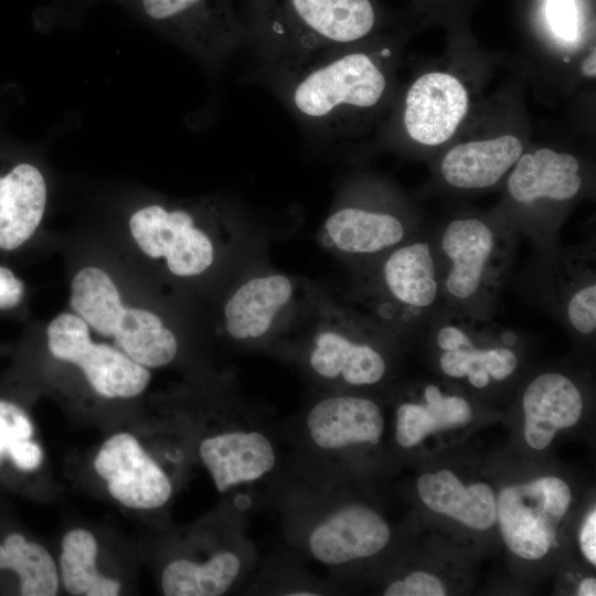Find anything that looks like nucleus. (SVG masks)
Here are the masks:
<instances>
[{
    "label": "nucleus",
    "instance_id": "obj_1",
    "mask_svg": "<svg viewBox=\"0 0 596 596\" xmlns=\"http://www.w3.org/2000/svg\"><path fill=\"white\" fill-rule=\"evenodd\" d=\"M349 45L283 63L284 94L290 108L326 132L343 130L355 116L376 109L387 94L382 58L387 51L375 54Z\"/></svg>",
    "mask_w": 596,
    "mask_h": 596
},
{
    "label": "nucleus",
    "instance_id": "obj_2",
    "mask_svg": "<svg viewBox=\"0 0 596 596\" xmlns=\"http://www.w3.org/2000/svg\"><path fill=\"white\" fill-rule=\"evenodd\" d=\"M68 306L92 332L148 369L168 365L178 353L175 333L163 318L127 296L98 264H83L72 274Z\"/></svg>",
    "mask_w": 596,
    "mask_h": 596
},
{
    "label": "nucleus",
    "instance_id": "obj_3",
    "mask_svg": "<svg viewBox=\"0 0 596 596\" xmlns=\"http://www.w3.org/2000/svg\"><path fill=\"white\" fill-rule=\"evenodd\" d=\"M256 26L283 63L354 44L374 29L370 0H256Z\"/></svg>",
    "mask_w": 596,
    "mask_h": 596
},
{
    "label": "nucleus",
    "instance_id": "obj_4",
    "mask_svg": "<svg viewBox=\"0 0 596 596\" xmlns=\"http://www.w3.org/2000/svg\"><path fill=\"white\" fill-rule=\"evenodd\" d=\"M202 210V205L163 198L142 200L126 213L128 240L143 258L172 277L196 278L212 267L216 256Z\"/></svg>",
    "mask_w": 596,
    "mask_h": 596
},
{
    "label": "nucleus",
    "instance_id": "obj_5",
    "mask_svg": "<svg viewBox=\"0 0 596 596\" xmlns=\"http://www.w3.org/2000/svg\"><path fill=\"white\" fill-rule=\"evenodd\" d=\"M115 2L207 64H216L226 58L243 35L231 0Z\"/></svg>",
    "mask_w": 596,
    "mask_h": 596
},
{
    "label": "nucleus",
    "instance_id": "obj_6",
    "mask_svg": "<svg viewBox=\"0 0 596 596\" xmlns=\"http://www.w3.org/2000/svg\"><path fill=\"white\" fill-rule=\"evenodd\" d=\"M45 339L51 355L79 369L89 386L103 397L132 398L149 385L148 368L115 345L96 341L86 322L71 310L47 322Z\"/></svg>",
    "mask_w": 596,
    "mask_h": 596
},
{
    "label": "nucleus",
    "instance_id": "obj_7",
    "mask_svg": "<svg viewBox=\"0 0 596 596\" xmlns=\"http://www.w3.org/2000/svg\"><path fill=\"white\" fill-rule=\"evenodd\" d=\"M572 492L557 477L505 487L497 500V521L505 545L525 560H539L556 546L557 528Z\"/></svg>",
    "mask_w": 596,
    "mask_h": 596
},
{
    "label": "nucleus",
    "instance_id": "obj_8",
    "mask_svg": "<svg viewBox=\"0 0 596 596\" xmlns=\"http://www.w3.org/2000/svg\"><path fill=\"white\" fill-rule=\"evenodd\" d=\"M94 467L110 496L127 508L157 509L171 496L166 472L128 433L109 437L98 450Z\"/></svg>",
    "mask_w": 596,
    "mask_h": 596
},
{
    "label": "nucleus",
    "instance_id": "obj_9",
    "mask_svg": "<svg viewBox=\"0 0 596 596\" xmlns=\"http://www.w3.org/2000/svg\"><path fill=\"white\" fill-rule=\"evenodd\" d=\"M469 110V94L464 83L447 72H428L408 87L402 123L407 136L424 146L447 142Z\"/></svg>",
    "mask_w": 596,
    "mask_h": 596
},
{
    "label": "nucleus",
    "instance_id": "obj_10",
    "mask_svg": "<svg viewBox=\"0 0 596 596\" xmlns=\"http://www.w3.org/2000/svg\"><path fill=\"white\" fill-rule=\"evenodd\" d=\"M49 204L43 170L20 160L0 169V252L25 246L38 233Z\"/></svg>",
    "mask_w": 596,
    "mask_h": 596
},
{
    "label": "nucleus",
    "instance_id": "obj_11",
    "mask_svg": "<svg viewBox=\"0 0 596 596\" xmlns=\"http://www.w3.org/2000/svg\"><path fill=\"white\" fill-rule=\"evenodd\" d=\"M386 521L364 505H348L331 514L311 533L309 549L324 564H342L372 556L389 543Z\"/></svg>",
    "mask_w": 596,
    "mask_h": 596
},
{
    "label": "nucleus",
    "instance_id": "obj_12",
    "mask_svg": "<svg viewBox=\"0 0 596 596\" xmlns=\"http://www.w3.org/2000/svg\"><path fill=\"white\" fill-rule=\"evenodd\" d=\"M440 246L449 260L446 292L457 300L475 298L491 269L497 246L494 232L479 219H456L446 226Z\"/></svg>",
    "mask_w": 596,
    "mask_h": 596
},
{
    "label": "nucleus",
    "instance_id": "obj_13",
    "mask_svg": "<svg viewBox=\"0 0 596 596\" xmlns=\"http://www.w3.org/2000/svg\"><path fill=\"white\" fill-rule=\"evenodd\" d=\"M524 437L536 450L546 448L558 429L577 423L583 411L582 394L565 375L549 372L536 376L522 398Z\"/></svg>",
    "mask_w": 596,
    "mask_h": 596
},
{
    "label": "nucleus",
    "instance_id": "obj_14",
    "mask_svg": "<svg viewBox=\"0 0 596 596\" xmlns=\"http://www.w3.org/2000/svg\"><path fill=\"white\" fill-rule=\"evenodd\" d=\"M577 159L567 152L539 148L520 156L512 167L507 187L510 196L522 204L540 200L565 202L582 188Z\"/></svg>",
    "mask_w": 596,
    "mask_h": 596
},
{
    "label": "nucleus",
    "instance_id": "obj_15",
    "mask_svg": "<svg viewBox=\"0 0 596 596\" xmlns=\"http://www.w3.org/2000/svg\"><path fill=\"white\" fill-rule=\"evenodd\" d=\"M199 453L220 492L259 479L276 461L269 439L259 432H230L207 437Z\"/></svg>",
    "mask_w": 596,
    "mask_h": 596
},
{
    "label": "nucleus",
    "instance_id": "obj_16",
    "mask_svg": "<svg viewBox=\"0 0 596 596\" xmlns=\"http://www.w3.org/2000/svg\"><path fill=\"white\" fill-rule=\"evenodd\" d=\"M307 427L317 446L338 449L359 443L376 444L384 430V419L371 400L333 396L310 409Z\"/></svg>",
    "mask_w": 596,
    "mask_h": 596
},
{
    "label": "nucleus",
    "instance_id": "obj_17",
    "mask_svg": "<svg viewBox=\"0 0 596 596\" xmlns=\"http://www.w3.org/2000/svg\"><path fill=\"white\" fill-rule=\"evenodd\" d=\"M522 153L523 143L513 135L470 140L447 151L440 172L456 189H486L499 182Z\"/></svg>",
    "mask_w": 596,
    "mask_h": 596
},
{
    "label": "nucleus",
    "instance_id": "obj_18",
    "mask_svg": "<svg viewBox=\"0 0 596 596\" xmlns=\"http://www.w3.org/2000/svg\"><path fill=\"white\" fill-rule=\"evenodd\" d=\"M294 294L291 280L281 274L252 278L227 299L223 310L224 327L236 340L266 334Z\"/></svg>",
    "mask_w": 596,
    "mask_h": 596
},
{
    "label": "nucleus",
    "instance_id": "obj_19",
    "mask_svg": "<svg viewBox=\"0 0 596 596\" xmlns=\"http://www.w3.org/2000/svg\"><path fill=\"white\" fill-rule=\"evenodd\" d=\"M423 503L475 530L490 529L497 521V500L485 482L464 486L449 470L425 473L417 480Z\"/></svg>",
    "mask_w": 596,
    "mask_h": 596
},
{
    "label": "nucleus",
    "instance_id": "obj_20",
    "mask_svg": "<svg viewBox=\"0 0 596 596\" xmlns=\"http://www.w3.org/2000/svg\"><path fill=\"white\" fill-rule=\"evenodd\" d=\"M324 231L331 243L349 254H373L398 244L405 226L394 214L360 206H342L329 215Z\"/></svg>",
    "mask_w": 596,
    "mask_h": 596
},
{
    "label": "nucleus",
    "instance_id": "obj_21",
    "mask_svg": "<svg viewBox=\"0 0 596 596\" xmlns=\"http://www.w3.org/2000/svg\"><path fill=\"white\" fill-rule=\"evenodd\" d=\"M309 361L320 376H341L352 385L377 383L386 370L383 356L372 347L356 343L330 330L316 337Z\"/></svg>",
    "mask_w": 596,
    "mask_h": 596
},
{
    "label": "nucleus",
    "instance_id": "obj_22",
    "mask_svg": "<svg viewBox=\"0 0 596 596\" xmlns=\"http://www.w3.org/2000/svg\"><path fill=\"white\" fill-rule=\"evenodd\" d=\"M383 280L392 297L405 306L433 305L439 285L429 245L415 242L395 249L383 265Z\"/></svg>",
    "mask_w": 596,
    "mask_h": 596
},
{
    "label": "nucleus",
    "instance_id": "obj_23",
    "mask_svg": "<svg viewBox=\"0 0 596 596\" xmlns=\"http://www.w3.org/2000/svg\"><path fill=\"white\" fill-rule=\"evenodd\" d=\"M424 395L426 404L404 403L397 408L395 438L402 447H413L430 434L464 426L471 419L465 398L445 395L436 385H427Z\"/></svg>",
    "mask_w": 596,
    "mask_h": 596
},
{
    "label": "nucleus",
    "instance_id": "obj_24",
    "mask_svg": "<svg viewBox=\"0 0 596 596\" xmlns=\"http://www.w3.org/2000/svg\"><path fill=\"white\" fill-rule=\"evenodd\" d=\"M240 568L238 557L227 551L214 554L202 564L177 560L162 572V590L167 596H219L227 592Z\"/></svg>",
    "mask_w": 596,
    "mask_h": 596
},
{
    "label": "nucleus",
    "instance_id": "obj_25",
    "mask_svg": "<svg viewBox=\"0 0 596 596\" xmlns=\"http://www.w3.org/2000/svg\"><path fill=\"white\" fill-rule=\"evenodd\" d=\"M96 556L97 543L88 531L75 529L64 535L60 564L63 584L70 594L77 596L119 594L120 583L98 573Z\"/></svg>",
    "mask_w": 596,
    "mask_h": 596
},
{
    "label": "nucleus",
    "instance_id": "obj_26",
    "mask_svg": "<svg viewBox=\"0 0 596 596\" xmlns=\"http://www.w3.org/2000/svg\"><path fill=\"white\" fill-rule=\"evenodd\" d=\"M454 350L445 351L439 365L450 377H468L475 387H486L490 379L502 381L518 366V358L507 348L476 349L469 336L459 328Z\"/></svg>",
    "mask_w": 596,
    "mask_h": 596
},
{
    "label": "nucleus",
    "instance_id": "obj_27",
    "mask_svg": "<svg viewBox=\"0 0 596 596\" xmlns=\"http://www.w3.org/2000/svg\"><path fill=\"white\" fill-rule=\"evenodd\" d=\"M0 570H12L19 575L23 596L57 594L58 576L51 554L19 533L8 535L0 545Z\"/></svg>",
    "mask_w": 596,
    "mask_h": 596
},
{
    "label": "nucleus",
    "instance_id": "obj_28",
    "mask_svg": "<svg viewBox=\"0 0 596 596\" xmlns=\"http://www.w3.org/2000/svg\"><path fill=\"white\" fill-rule=\"evenodd\" d=\"M32 423L17 404L0 400V462L20 441L31 439Z\"/></svg>",
    "mask_w": 596,
    "mask_h": 596
},
{
    "label": "nucleus",
    "instance_id": "obj_29",
    "mask_svg": "<svg viewBox=\"0 0 596 596\" xmlns=\"http://www.w3.org/2000/svg\"><path fill=\"white\" fill-rule=\"evenodd\" d=\"M566 316L571 326L579 333L590 334L596 329V285L595 281L576 290L566 305Z\"/></svg>",
    "mask_w": 596,
    "mask_h": 596
},
{
    "label": "nucleus",
    "instance_id": "obj_30",
    "mask_svg": "<svg viewBox=\"0 0 596 596\" xmlns=\"http://www.w3.org/2000/svg\"><path fill=\"white\" fill-rule=\"evenodd\" d=\"M446 594L441 581L423 571L413 572L403 581L393 582L384 592L386 596H445Z\"/></svg>",
    "mask_w": 596,
    "mask_h": 596
},
{
    "label": "nucleus",
    "instance_id": "obj_31",
    "mask_svg": "<svg viewBox=\"0 0 596 596\" xmlns=\"http://www.w3.org/2000/svg\"><path fill=\"white\" fill-rule=\"evenodd\" d=\"M546 14L553 32L561 39L576 38L577 18L574 0H546Z\"/></svg>",
    "mask_w": 596,
    "mask_h": 596
},
{
    "label": "nucleus",
    "instance_id": "obj_32",
    "mask_svg": "<svg viewBox=\"0 0 596 596\" xmlns=\"http://www.w3.org/2000/svg\"><path fill=\"white\" fill-rule=\"evenodd\" d=\"M25 297L23 280L9 267L0 265V310L19 307Z\"/></svg>",
    "mask_w": 596,
    "mask_h": 596
},
{
    "label": "nucleus",
    "instance_id": "obj_33",
    "mask_svg": "<svg viewBox=\"0 0 596 596\" xmlns=\"http://www.w3.org/2000/svg\"><path fill=\"white\" fill-rule=\"evenodd\" d=\"M13 465L20 470H34L42 464L41 447L32 439L17 444L9 453Z\"/></svg>",
    "mask_w": 596,
    "mask_h": 596
},
{
    "label": "nucleus",
    "instance_id": "obj_34",
    "mask_svg": "<svg viewBox=\"0 0 596 596\" xmlns=\"http://www.w3.org/2000/svg\"><path fill=\"white\" fill-rule=\"evenodd\" d=\"M581 550L589 563L596 565V512L586 517L579 533Z\"/></svg>",
    "mask_w": 596,
    "mask_h": 596
},
{
    "label": "nucleus",
    "instance_id": "obj_35",
    "mask_svg": "<svg viewBox=\"0 0 596 596\" xmlns=\"http://www.w3.org/2000/svg\"><path fill=\"white\" fill-rule=\"evenodd\" d=\"M595 60H596L595 49H593V51L588 54V56L585 57L581 66V71L583 75H585L586 77H589V78L595 77V74H596Z\"/></svg>",
    "mask_w": 596,
    "mask_h": 596
},
{
    "label": "nucleus",
    "instance_id": "obj_36",
    "mask_svg": "<svg viewBox=\"0 0 596 596\" xmlns=\"http://www.w3.org/2000/svg\"><path fill=\"white\" fill-rule=\"evenodd\" d=\"M577 594L579 596H595L596 595V579L594 577L584 578L578 586Z\"/></svg>",
    "mask_w": 596,
    "mask_h": 596
},
{
    "label": "nucleus",
    "instance_id": "obj_37",
    "mask_svg": "<svg viewBox=\"0 0 596 596\" xmlns=\"http://www.w3.org/2000/svg\"><path fill=\"white\" fill-rule=\"evenodd\" d=\"M290 596H315L318 595L316 593H309V592H296V593H288Z\"/></svg>",
    "mask_w": 596,
    "mask_h": 596
},
{
    "label": "nucleus",
    "instance_id": "obj_38",
    "mask_svg": "<svg viewBox=\"0 0 596 596\" xmlns=\"http://www.w3.org/2000/svg\"><path fill=\"white\" fill-rule=\"evenodd\" d=\"M94 1H97V0H83L84 3H92ZM113 1H116V0H113Z\"/></svg>",
    "mask_w": 596,
    "mask_h": 596
}]
</instances>
